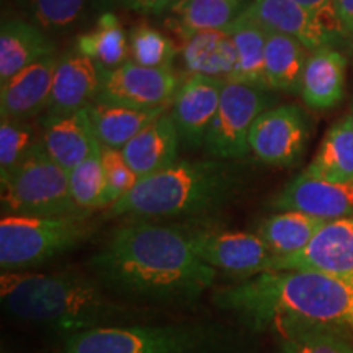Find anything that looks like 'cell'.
<instances>
[{"label":"cell","mask_w":353,"mask_h":353,"mask_svg":"<svg viewBox=\"0 0 353 353\" xmlns=\"http://www.w3.org/2000/svg\"><path fill=\"white\" fill-rule=\"evenodd\" d=\"M211 301L254 334L353 327V283L307 270H268L213 291Z\"/></svg>","instance_id":"obj_2"},{"label":"cell","mask_w":353,"mask_h":353,"mask_svg":"<svg viewBox=\"0 0 353 353\" xmlns=\"http://www.w3.org/2000/svg\"><path fill=\"white\" fill-rule=\"evenodd\" d=\"M41 143V131L30 120H0V180L7 179Z\"/></svg>","instance_id":"obj_32"},{"label":"cell","mask_w":353,"mask_h":353,"mask_svg":"<svg viewBox=\"0 0 353 353\" xmlns=\"http://www.w3.org/2000/svg\"><path fill=\"white\" fill-rule=\"evenodd\" d=\"M307 48L286 34L268 32L265 44V77L270 90L301 94Z\"/></svg>","instance_id":"obj_24"},{"label":"cell","mask_w":353,"mask_h":353,"mask_svg":"<svg viewBox=\"0 0 353 353\" xmlns=\"http://www.w3.org/2000/svg\"><path fill=\"white\" fill-rule=\"evenodd\" d=\"M335 10L345 33H353V0H335Z\"/></svg>","instance_id":"obj_38"},{"label":"cell","mask_w":353,"mask_h":353,"mask_svg":"<svg viewBox=\"0 0 353 353\" xmlns=\"http://www.w3.org/2000/svg\"><path fill=\"white\" fill-rule=\"evenodd\" d=\"M193 252L216 272L252 278L270 268L275 255L257 232L229 231L205 223L183 224Z\"/></svg>","instance_id":"obj_9"},{"label":"cell","mask_w":353,"mask_h":353,"mask_svg":"<svg viewBox=\"0 0 353 353\" xmlns=\"http://www.w3.org/2000/svg\"><path fill=\"white\" fill-rule=\"evenodd\" d=\"M101 161H103L105 170L103 208H107V206L110 208L118 200L128 195L139 182V179L126 162V159L123 157L120 149L103 148L101 149Z\"/></svg>","instance_id":"obj_35"},{"label":"cell","mask_w":353,"mask_h":353,"mask_svg":"<svg viewBox=\"0 0 353 353\" xmlns=\"http://www.w3.org/2000/svg\"><path fill=\"white\" fill-rule=\"evenodd\" d=\"M245 0H176L167 23L185 41L208 30H224L242 10Z\"/></svg>","instance_id":"obj_28"},{"label":"cell","mask_w":353,"mask_h":353,"mask_svg":"<svg viewBox=\"0 0 353 353\" xmlns=\"http://www.w3.org/2000/svg\"><path fill=\"white\" fill-rule=\"evenodd\" d=\"M276 337V353H353L342 329L296 327Z\"/></svg>","instance_id":"obj_33"},{"label":"cell","mask_w":353,"mask_h":353,"mask_svg":"<svg viewBox=\"0 0 353 353\" xmlns=\"http://www.w3.org/2000/svg\"><path fill=\"white\" fill-rule=\"evenodd\" d=\"M77 50L92 57L105 70L121 68L130 59V38L113 12L97 20V26L77 39Z\"/></svg>","instance_id":"obj_30"},{"label":"cell","mask_w":353,"mask_h":353,"mask_svg":"<svg viewBox=\"0 0 353 353\" xmlns=\"http://www.w3.org/2000/svg\"><path fill=\"white\" fill-rule=\"evenodd\" d=\"M242 161H179L170 169L141 179L110 206V218L208 221L242 195L247 183Z\"/></svg>","instance_id":"obj_4"},{"label":"cell","mask_w":353,"mask_h":353,"mask_svg":"<svg viewBox=\"0 0 353 353\" xmlns=\"http://www.w3.org/2000/svg\"><path fill=\"white\" fill-rule=\"evenodd\" d=\"M278 211H301L330 221L353 214V183H334L299 174L272 200Z\"/></svg>","instance_id":"obj_16"},{"label":"cell","mask_w":353,"mask_h":353,"mask_svg":"<svg viewBox=\"0 0 353 353\" xmlns=\"http://www.w3.org/2000/svg\"><path fill=\"white\" fill-rule=\"evenodd\" d=\"M2 208L7 214L38 218L87 216L70 193L69 172L52 161L41 143L2 180Z\"/></svg>","instance_id":"obj_7"},{"label":"cell","mask_w":353,"mask_h":353,"mask_svg":"<svg viewBox=\"0 0 353 353\" xmlns=\"http://www.w3.org/2000/svg\"><path fill=\"white\" fill-rule=\"evenodd\" d=\"M85 218L3 216L0 221V267L3 272H23L70 252L92 232Z\"/></svg>","instance_id":"obj_6"},{"label":"cell","mask_w":353,"mask_h":353,"mask_svg":"<svg viewBox=\"0 0 353 353\" xmlns=\"http://www.w3.org/2000/svg\"><path fill=\"white\" fill-rule=\"evenodd\" d=\"M347 59L330 46L312 51L304 65L301 97L307 107L329 110L343 99Z\"/></svg>","instance_id":"obj_21"},{"label":"cell","mask_w":353,"mask_h":353,"mask_svg":"<svg viewBox=\"0 0 353 353\" xmlns=\"http://www.w3.org/2000/svg\"><path fill=\"white\" fill-rule=\"evenodd\" d=\"M180 83L172 68H144L128 61L121 68L105 72L95 101L136 110L164 108L174 101Z\"/></svg>","instance_id":"obj_11"},{"label":"cell","mask_w":353,"mask_h":353,"mask_svg":"<svg viewBox=\"0 0 353 353\" xmlns=\"http://www.w3.org/2000/svg\"><path fill=\"white\" fill-rule=\"evenodd\" d=\"M311 139V123L296 105L272 107L255 120L249 134L250 152L263 164L290 167L298 164Z\"/></svg>","instance_id":"obj_10"},{"label":"cell","mask_w":353,"mask_h":353,"mask_svg":"<svg viewBox=\"0 0 353 353\" xmlns=\"http://www.w3.org/2000/svg\"><path fill=\"white\" fill-rule=\"evenodd\" d=\"M97 136L87 108L65 117H48L41 121V145L52 161L70 172L88 156Z\"/></svg>","instance_id":"obj_19"},{"label":"cell","mask_w":353,"mask_h":353,"mask_svg":"<svg viewBox=\"0 0 353 353\" xmlns=\"http://www.w3.org/2000/svg\"><path fill=\"white\" fill-rule=\"evenodd\" d=\"M123 6L143 15H161L170 10L176 0H120Z\"/></svg>","instance_id":"obj_37"},{"label":"cell","mask_w":353,"mask_h":353,"mask_svg":"<svg viewBox=\"0 0 353 353\" xmlns=\"http://www.w3.org/2000/svg\"><path fill=\"white\" fill-rule=\"evenodd\" d=\"M180 134L170 113L156 118L121 149L138 179L156 175L179 162Z\"/></svg>","instance_id":"obj_18"},{"label":"cell","mask_w":353,"mask_h":353,"mask_svg":"<svg viewBox=\"0 0 353 353\" xmlns=\"http://www.w3.org/2000/svg\"><path fill=\"white\" fill-rule=\"evenodd\" d=\"M255 337L239 324L219 321L136 322L68 335L57 353H260Z\"/></svg>","instance_id":"obj_5"},{"label":"cell","mask_w":353,"mask_h":353,"mask_svg":"<svg viewBox=\"0 0 353 353\" xmlns=\"http://www.w3.org/2000/svg\"><path fill=\"white\" fill-rule=\"evenodd\" d=\"M88 270L134 306L190 307L213 288L216 270L193 252L183 224L131 219L110 234Z\"/></svg>","instance_id":"obj_1"},{"label":"cell","mask_w":353,"mask_h":353,"mask_svg":"<svg viewBox=\"0 0 353 353\" xmlns=\"http://www.w3.org/2000/svg\"><path fill=\"white\" fill-rule=\"evenodd\" d=\"M169 107L156 110H136L120 105L92 101L87 107L92 128L103 148L121 149L139 134L149 123L164 114Z\"/></svg>","instance_id":"obj_23"},{"label":"cell","mask_w":353,"mask_h":353,"mask_svg":"<svg viewBox=\"0 0 353 353\" xmlns=\"http://www.w3.org/2000/svg\"><path fill=\"white\" fill-rule=\"evenodd\" d=\"M268 270L317 272L353 283V214L325 221L303 250L275 259Z\"/></svg>","instance_id":"obj_12"},{"label":"cell","mask_w":353,"mask_h":353,"mask_svg":"<svg viewBox=\"0 0 353 353\" xmlns=\"http://www.w3.org/2000/svg\"><path fill=\"white\" fill-rule=\"evenodd\" d=\"M176 54L175 44L151 26H138L130 33V57L144 68H172Z\"/></svg>","instance_id":"obj_34"},{"label":"cell","mask_w":353,"mask_h":353,"mask_svg":"<svg viewBox=\"0 0 353 353\" xmlns=\"http://www.w3.org/2000/svg\"><path fill=\"white\" fill-rule=\"evenodd\" d=\"M224 85L226 81L201 74H190L180 83L172 101L170 117L187 148L205 145L206 132L218 112Z\"/></svg>","instance_id":"obj_14"},{"label":"cell","mask_w":353,"mask_h":353,"mask_svg":"<svg viewBox=\"0 0 353 353\" xmlns=\"http://www.w3.org/2000/svg\"><path fill=\"white\" fill-rule=\"evenodd\" d=\"M294 2L324 20L337 34L345 33L335 10V0H294Z\"/></svg>","instance_id":"obj_36"},{"label":"cell","mask_w":353,"mask_h":353,"mask_svg":"<svg viewBox=\"0 0 353 353\" xmlns=\"http://www.w3.org/2000/svg\"><path fill=\"white\" fill-rule=\"evenodd\" d=\"M224 30L231 33L234 48H236V68L229 82L268 88L267 77H265L267 30L242 17L241 13Z\"/></svg>","instance_id":"obj_27"},{"label":"cell","mask_w":353,"mask_h":353,"mask_svg":"<svg viewBox=\"0 0 353 353\" xmlns=\"http://www.w3.org/2000/svg\"><path fill=\"white\" fill-rule=\"evenodd\" d=\"M352 114V118H353V100H352V107H350V112H348Z\"/></svg>","instance_id":"obj_39"},{"label":"cell","mask_w":353,"mask_h":353,"mask_svg":"<svg viewBox=\"0 0 353 353\" xmlns=\"http://www.w3.org/2000/svg\"><path fill=\"white\" fill-rule=\"evenodd\" d=\"M272 90L241 82H226L219 107L205 138L210 156L223 161H242L249 156V134L265 110L272 108Z\"/></svg>","instance_id":"obj_8"},{"label":"cell","mask_w":353,"mask_h":353,"mask_svg":"<svg viewBox=\"0 0 353 353\" xmlns=\"http://www.w3.org/2000/svg\"><path fill=\"white\" fill-rule=\"evenodd\" d=\"M105 72L107 70L77 48L57 57L48 117H65L87 108L99 95Z\"/></svg>","instance_id":"obj_15"},{"label":"cell","mask_w":353,"mask_h":353,"mask_svg":"<svg viewBox=\"0 0 353 353\" xmlns=\"http://www.w3.org/2000/svg\"><path fill=\"white\" fill-rule=\"evenodd\" d=\"M51 54L54 44L41 28L28 20H6L0 28V83Z\"/></svg>","instance_id":"obj_20"},{"label":"cell","mask_w":353,"mask_h":353,"mask_svg":"<svg viewBox=\"0 0 353 353\" xmlns=\"http://www.w3.org/2000/svg\"><path fill=\"white\" fill-rule=\"evenodd\" d=\"M101 144L97 141L88 156L69 172V185L74 201L82 211L103 208L105 170Z\"/></svg>","instance_id":"obj_31"},{"label":"cell","mask_w":353,"mask_h":353,"mask_svg":"<svg viewBox=\"0 0 353 353\" xmlns=\"http://www.w3.org/2000/svg\"><path fill=\"white\" fill-rule=\"evenodd\" d=\"M56 64V54L46 56L13 76L10 81L2 83L0 87L2 118L32 120L43 110H48Z\"/></svg>","instance_id":"obj_17"},{"label":"cell","mask_w":353,"mask_h":353,"mask_svg":"<svg viewBox=\"0 0 353 353\" xmlns=\"http://www.w3.org/2000/svg\"><path fill=\"white\" fill-rule=\"evenodd\" d=\"M3 309L15 319L63 337L148 319L149 309L125 303L87 273L3 272Z\"/></svg>","instance_id":"obj_3"},{"label":"cell","mask_w":353,"mask_h":353,"mask_svg":"<svg viewBox=\"0 0 353 353\" xmlns=\"http://www.w3.org/2000/svg\"><path fill=\"white\" fill-rule=\"evenodd\" d=\"M190 74L216 77L229 82L236 68V48L226 30H208L190 37L183 48Z\"/></svg>","instance_id":"obj_26"},{"label":"cell","mask_w":353,"mask_h":353,"mask_svg":"<svg viewBox=\"0 0 353 353\" xmlns=\"http://www.w3.org/2000/svg\"><path fill=\"white\" fill-rule=\"evenodd\" d=\"M25 20L44 33L70 32L110 12L112 0H17Z\"/></svg>","instance_id":"obj_22"},{"label":"cell","mask_w":353,"mask_h":353,"mask_svg":"<svg viewBox=\"0 0 353 353\" xmlns=\"http://www.w3.org/2000/svg\"><path fill=\"white\" fill-rule=\"evenodd\" d=\"M324 223L301 211H278L260 223L257 234L275 259L288 257L303 250Z\"/></svg>","instance_id":"obj_29"},{"label":"cell","mask_w":353,"mask_h":353,"mask_svg":"<svg viewBox=\"0 0 353 353\" xmlns=\"http://www.w3.org/2000/svg\"><path fill=\"white\" fill-rule=\"evenodd\" d=\"M304 174L334 183H353V118L350 113L325 132Z\"/></svg>","instance_id":"obj_25"},{"label":"cell","mask_w":353,"mask_h":353,"mask_svg":"<svg viewBox=\"0 0 353 353\" xmlns=\"http://www.w3.org/2000/svg\"><path fill=\"white\" fill-rule=\"evenodd\" d=\"M241 15L268 30L303 43L309 51L330 46L339 37L324 20L294 0H252Z\"/></svg>","instance_id":"obj_13"}]
</instances>
